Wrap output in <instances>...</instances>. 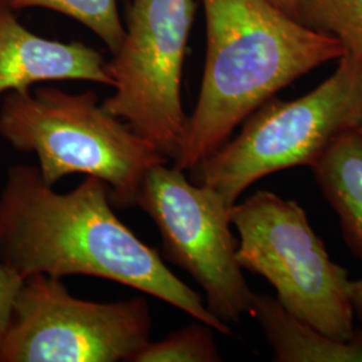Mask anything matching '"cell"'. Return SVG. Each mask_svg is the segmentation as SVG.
I'll return each instance as SVG.
<instances>
[{"mask_svg": "<svg viewBox=\"0 0 362 362\" xmlns=\"http://www.w3.org/2000/svg\"><path fill=\"white\" fill-rule=\"evenodd\" d=\"M105 181L86 176L59 194L38 167L13 164L0 191V263L23 279L88 275L139 290L211 326L231 327L194 290L169 270L161 254L117 218Z\"/></svg>", "mask_w": 362, "mask_h": 362, "instance_id": "cell-1", "label": "cell"}, {"mask_svg": "<svg viewBox=\"0 0 362 362\" xmlns=\"http://www.w3.org/2000/svg\"><path fill=\"white\" fill-rule=\"evenodd\" d=\"M207 52L203 81L172 164L191 170L227 143L240 124L285 86L344 46L282 11L270 0H203Z\"/></svg>", "mask_w": 362, "mask_h": 362, "instance_id": "cell-2", "label": "cell"}, {"mask_svg": "<svg viewBox=\"0 0 362 362\" xmlns=\"http://www.w3.org/2000/svg\"><path fill=\"white\" fill-rule=\"evenodd\" d=\"M0 137L15 149L37 156L39 172L52 187L77 173L105 181L115 208L136 207L146 172L169 161L110 115L91 90L42 86L6 93L0 105Z\"/></svg>", "mask_w": 362, "mask_h": 362, "instance_id": "cell-3", "label": "cell"}, {"mask_svg": "<svg viewBox=\"0 0 362 362\" xmlns=\"http://www.w3.org/2000/svg\"><path fill=\"white\" fill-rule=\"evenodd\" d=\"M336 71L293 101L269 100L240 133L191 169L230 208L255 181L282 169L311 167L330 144L362 122V62L344 55Z\"/></svg>", "mask_w": 362, "mask_h": 362, "instance_id": "cell-4", "label": "cell"}, {"mask_svg": "<svg viewBox=\"0 0 362 362\" xmlns=\"http://www.w3.org/2000/svg\"><path fill=\"white\" fill-rule=\"evenodd\" d=\"M239 233L236 259L263 276L286 310L326 336L356 333L348 270L334 263L294 200L258 191L230 209Z\"/></svg>", "mask_w": 362, "mask_h": 362, "instance_id": "cell-5", "label": "cell"}, {"mask_svg": "<svg viewBox=\"0 0 362 362\" xmlns=\"http://www.w3.org/2000/svg\"><path fill=\"white\" fill-rule=\"evenodd\" d=\"M141 297L94 302L70 294L59 278L23 279L0 338V362H130L151 341Z\"/></svg>", "mask_w": 362, "mask_h": 362, "instance_id": "cell-6", "label": "cell"}, {"mask_svg": "<svg viewBox=\"0 0 362 362\" xmlns=\"http://www.w3.org/2000/svg\"><path fill=\"white\" fill-rule=\"evenodd\" d=\"M194 11V0H132L122 45L106 62L115 93L103 106L169 161L188 124L181 78Z\"/></svg>", "mask_w": 362, "mask_h": 362, "instance_id": "cell-7", "label": "cell"}, {"mask_svg": "<svg viewBox=\"0 0 362 362\" xmlns=\"http://www.w3.org/2000/svg\"><path fill=\"white\" fill-rule=\"evenodd\" d=\"M156 164L144 176L136 207L155 221L165 259L203 288L209 311L226 324L250 314L254 291L238 263L230 209L215 189L184 170Z\"/></svg>", "mask_w": 362, "mask_h": 362, "instance_id": "cell-8", "label": "cell"}, {"mask_svg": "<svg viewBox=\"0 0 362 362\" xmlns=\"http://www.w3.org/2000/svg\"><path fill=\"white\" fill-rule=\"evenodd\" d=\"M50 81H86L113 88L104 57L82 42L39 37L0 3V95Z\"/></svg>", "mask_w": 362, "mask_h": 362, "instance_id": "cell-9", "label": "cell"}, {"mask_svg": "<svg viewBox=\"0 0 362 362\" xmlns=\"http://www.w3.org/2000/svg\"><path fill=\"white\" fill-rule=\"evenodd\" d=\"M250 315L267 338L274 361L362 362V329L353 338L339 341L286 310L276 298L254 293Z\"/></svg>", "mask_w": 362, "mask_h": 362, "instance_id": "cell-10", "label": "cell"}, {"mask_svg": "<svg viewBox=\"0 0 362 362\" xmlns=\"http://www.w3.org/2000/svg\"><path fill=\"white\" fill-rule=\"evenodd\" d=\"M315 180L336 211L344 238L362 262V132L337 137L311 165Z\"/></svg>", "mask_w": 362, "mask_h": 362, "instance_id": "cell-11", "label": "cell"}, {"mask_svg": "<svg viewBox=\"0 0 362 362\" xmlns=\"http://www.w3.org/2000/svg\"><path fill=\"white\" fill-rule=\"evenodd\" d=\"M297 19L337 39L345 55L362 62V0H300Z\"/></svg>", "mask_w": 362, "mask_h": 362, "instance_id": "cell-12", "label": "cell"}, {"mask_svg": "<svg viewBox=\"0 0 362 362\" xmlns=\"http://www.w3.org/2000/svg\"><path fill=\"white\" fill-rule=\"evenodd\" d=\"M13 10L46 8L64 13L88 27L115 55L125 37V28L118 13L117 0H4Z\"/></svg>", "mask_w": 362, "mask_h": 362, "instance_id": "cell-13", "label": "cell"}, {"mask_svg": "<svg viewBox=\"0 0 362 362\" xmlns=\"http://www.w3.org/2000/svg\"><path fill=\"white\" fill-rule=\"evenodd\" d=\"M219 361L221 357L215 342L214 329L196 321L160 341H149L130 362Z\"/></svg>", "mask_w": 362, "mask_h": 362, "instance_id": "cell-14", "label": "cell"}, {"mask_svg": "<svg viewBox=\"0 0 362 362\" xmlns=\"http://www.w3.org/2000/svg\"><path fill=\"white\" fill-rule=\"evenodd\" d=\"M22 284L23 278L18 272L0 263V338L8 326L13 300Z\"/></svg>", "mask_w": 362, "mask_h": 362, "instance_id": "cell-15", "label": "cell"}, {"mask_svg": "<svg viewBox=\"0 0 362 362\" xmlns=\"http://www.w3.org/2000/svg\"><path fill=\"white\" fill-rule=\"evenodd\" d=\"M350 291H351V303H353L354 317L362 324V279L351 281Z\"/></svg>", "mask_w": 362, "mask_h": 362, "instance_id": "cell-16", "label": "cell"}, {"mask_svg": "<svg viewBox=\"0 0 362 362\" xmlns=\"http://www.w3.org/2000/svg\"><path fill=\"white\" fill-rule=\"evenodd\" d=\"M270 1L274 3L276 7H279L282 11H285L290 16L297 19L298 8H299V4H300V0H270Z\"/></svg>", "mask_w": 362, "mask_h": 362, "instance_id": "cell-17", "label": "cell"}, {"mask_svg": "<svg viewBox=\"0 0 362 362\" xmlns=\"http://www.w3.org/2000/svg\"><path fill=\"white\" fill-rule=\"evenodd\" d=\"M360 130L362 132V122H361V127H360Z\"/></svg>", "mask_w": 362, "mask_h": 362, "instance_id": "cell-18", "label": "cell"}, {"mask_svg": "<svg viewBox=\"0 0 362 362\" xmlns=\"http://www.w3.org/2000/svg\"><path fill=\"white\" fill-rule=\"evenodd\" d=\"M1 1H3V0H0V3H1Z\"/></svg>", "mask_w": 362, "mask_h": 362, "instance_id": "cell-19", "label": "cell"}]
</instances>
